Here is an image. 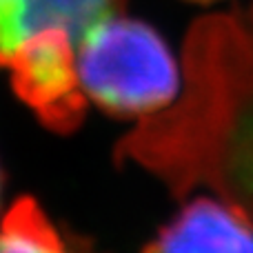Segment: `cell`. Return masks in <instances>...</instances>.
<instances>
[{
	"instance_id": "5",
	"label": "cell",
	"mask_w": 253,
	"mask_h": 253,
	"mask_svg": "<svg viewBox=\"0 0 253 253\" xmlns=\"http://www.w3.org/2000/svg\"><path fill=\"white\" fill-rule=\"evenodd\" d=\"M0 253H98L87 240L56 227L34 198H18L0 215Z\"/></svg>"
},
{
	"instance_id": "4",
	"label": "cell",
	"mask_w": 253,
	"mask_h": 253,
	"mask_svg": "<svg viewBox=\"0 0 253 253\" xmlns=\"http://www.w3.org/2000/svg\"><path fill=\"white\" fill-rule=\"evenodd\" d=\"M142 253H253V220L218 196H196Z\"/></svg>"
},
{
	"instance_id": "7",
	"label": "cell",
	"mask_w": 253,
	"mask_h": 253,
	"mask_svg": "<svg viewBox=\"0 0 253 253\" xmlns=\"http://www.w3.org/2000/svg\"><path fill=\"white\" fill-rule=\"evenodd\" d=\"M198 2H211V0H198Z\"/></svg>"
},
{
	"instance_id": "2",
	"label": "cell",
	"mask_w": 253,
	"mask_h": 253,
	"mask_svg": "<svg viewBox=\"0 0 253 253\" xmlns=\"http://www.w3.org/2000/svg\"><path fill=\"white\" fill-rule=\"evenodd\" d=\"M126 0H0V69L18 98L58 133L84 118L76 47L89 29L118 16Z\"/></svg>"
},
{
	"instance_id": "3",
	"label": "cell",
	"mask_w": 253,
	"mask_h": 253,
	"mask_svg": "<svg viewBox=\"0 0 253 253\" xmlns=\"http://www.w3.org/2000/svg\"><path fill=\"white\" fill-rule=\"evenodd\" d=\"M76 74L84 98L114 116L147 118L178 98V74L165 40L149 25L111 16L76 47Z\"/></svg>"
},
{
	"instance_id": "1",
	"label": "cell",
	"mask_w": 253,
	"mask_h": 253,
	"mask_svg": "<svg viewBox=\"0 0 253 253\" xmlns=\"http://www.w3.org/2000/svg\"><path fill=\"white\" fill-rule=\"evenodd\" d=\"M180 93L140 118L116 160L156 175L175 198L215 193L253 220V7L193 22Z\"/></svg>"
},
{
	"instance_id": "6",
	"label": "cell",
	"mask_w": 253,
	"mask_h": 253,
	"mask_svg": "<svg viewBox=\"0 0 253 253\" xmlns=\"http://www.w3.org/2000/svg\"><path fill=\"white\" fill-rule=\"evenodd\" d=\"M2 196H4V171L0 165V215H2Z\"/></svg>"
}]
</instances>
